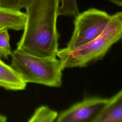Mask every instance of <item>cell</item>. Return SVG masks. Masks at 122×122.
Here are the masks:
<instances>
[{"instance_id": "13", "label": "cell", "mask_w": 122, "mask_h": 122, "mask_svg": "<svg viewBox=\"0 0 122 122\" xmlns=\"http://www.w3.org/2000/svg\"><path fill=\"white\" fill-rule=\"evenodd\" d=\"M111 2L118 6H122V0H109Z\"/></svg>"}, {"instance_id": "2", "label": "cell", "mask_w": 122, "mask_h": 122, "mask_svg": "<svg viewBox=\"0 0 122 122\" xmlns=\"http://www.w3.org/2000/svg\"><path fill=\"white\" fill-rule=\"evenodd\" d=\"M122 35V12L111 15L102 33L92 41L75 49H60L57 53L62 70L86 67L102 60Z\"/></svg>"}, {"instance_id": "8", "label": "cell", "mask_w": 122, "mask_h": 122, "mask_svg": "<svg viewBox=\"0 0 122 122\" xmlns=\"http://www.w3.org/2000/svg\"><path fill=\"white\" fill-rule=\"evenodd\" d=\"M26 19L25 12L0 6V29L23 30Z\"/></svg>"}, {"instance_id": "12", "label": "cell", "mask_w": 122, "mask_h": 122, "mask_svg": "<svg viewBox=\"0 0 122 122\" xmlns=\"http://www.w3.org/2000/svg\"><path fill=\"white\" fill-rule=\"evenodd\" d=\"M31 0H0V6L20 10L25 9Z\"/></svg>"}, {"instance_id": "3", "label": "cell", "mask_w": 122, "mask_h": 122, "mask_svg": "<svg viewBox=\"0 0 122 122\" xmlns=\"http://www.w3.org/2000/svg\"><path fill=\"white\" fill-rule=\"evenodd\" d=\"M10 66L26 83L60 87L62 73L57 56L40 57L17 48L12 51Z\"/></svg>"}, {"instance_id": "15", "label": "cell", "mask_w": 122, "mask_h": 122, "mask_svg": "<svg viewBox=\"0 0 122 122\" xmlns=\"http://www.w3.org/2000/svg\"><path fill=\"white\" fill-rule=\"evenodd\" d=\"M121 40H122V37H121Z\"/></svg>"}, {"instance_id": "16", "label": "cell", "mask_w": 122, "mask_h": 122, "mask_svg": "<svg viewBox=\"0 0 122 122\" xmlns=\"http://www.w3.org/2000/svg\"></svg>"}, {"instance_id": "1", "label": "cell", "mask_w": 122, "mask_h": 122, "mask_svg": "<svg viewBox=\"0 0 122 122\" xmlns=\"http://www.w3.org/2000/svg\"><path fill=\"white\" fill-rule=\"evenodd\" d=\"M60 0H31L26 10L23 33L17 48L40 57L57 56L59 35L57 20Z\"/></svg>"}, {"instance_id": "11", "label": "cell", "mask_w": 122, "mask_h": 122, "mask_svg": "<svg viewBox=\"0 0 122 122\" xmlns=\"http://www.w3.org/2000/svg\"><path fill=\"white\" fill-rule=\"evenodd\" d=\"M8 29H0V57L8 59L11 55L12 51L10 44V35Z\"/></svg>"}, {"instance_id": "14", "label": "cell", "mask_w": 122, "mask_h": 122, "mask_svg": "<svg viewBox=\"0 0 122 122\" xmlns=\"http://www.w3.org/2000/svg\"><path fill=\"white\" fill-rule=\"evenodd\" d=\"M7 121V117L0 114V122H5Z\"/></svg>"}, {"instance_id": "10", "label": "cell", "mask_w": 122, "mask_h": 122, "mask_svg": "<svg viewBox=\"0 0 122 122\" xmlns=\"http://www.w3.org/2000/svg\"><path fill=\"white\" fill-rule=\"evenodd\" d=\"M60 15L75 18L79 13L77 0H60Z\"/></svg>"}, {"instance_id": "9", "label": "cell", "mask_w": 122, "mask_h": 122, "mask_svg": "<svg viewBox=\"0 0 122 122\" xmlns=\"http://www.w3.org/2000/svg\"><path fill=\"white\" fill-rule=\"evenodd\" d=\"M57 112L50 109L48 106L42 105L37 108L29 119V122H53L58 117Z\"/></svg>"}, {"instance_id": "6", "label": "cell", "mask_w": 122, "mask_h": 122, "mask_svg": "<svg viewBox=\"0 0 122 122\" xmlns=\"http://www.w3.org/2000/svg\"><path fill=\"white\" fill-rule=\"evenodd\" d=\"M94 122H122V89L108 99L106 105Z\"/></svg>"}, {"instance_id": "5", "label": "cell", "mask_w": 122, "mask_h": 122, "mask_svg": "<svg viewBox=\"0 0 122 122\" xmlns=\"http://www.w3.org/2000/svg\"><path fill=\"white\" fill-rule=\"evenodd\" d=\"M109 99L90 97L58 113L57 122H94L106 105Z\"/></svg>"}, {"instance_id": "4", "label": "cell", "mask_w": 122, "mask_h": 122, "mask_svg": "<svg viewBox=\"0 0 122 122\" xmlns=\"http://www.w3.org/2000/svg\"><path fill=\"white\" fill-rule=\"evenodd\" d=\"M111 15L106 12L91 8L80 13L74 21V30L67 49L79 48L100 36L107 27Z\"/></svg>"}, {"instance_id": "7", "label": "cell", "mask_w": 122, "mask_h": 122, "mask_svg": "<svg viewBox=\"0 0 122 122\" xmlns=\"http://www.w3.org/2000/svg\"><path fill=\"white\" fill-rule=\"evenodd\" d=\"M26 85L17 72L0 57V87L7 90L20 91L25 89Z\"/></svg>"}]
</instances>
